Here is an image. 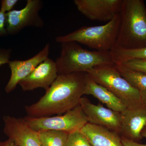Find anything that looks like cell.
I'll use <instances>...</instances> for the list:
<instances>
[{
	"instance_id": "obj_1",
	"label": "cell",
	"mask_w": 146,
	"mask_h": 146,
	"mask_svg": "<svg viewBox=\"0 0 146 146\" xmlns=\"http://www.w3.org/2000/svg\"><path fill=\"white\" fill-rule=\"evenodd\" d=\"M86 74L58 75L38 101L26 106L25 110L27 116L42 117L63 115L78 106L84 95Z\"/></svg>"
},
{
	"instance_id": "obj_2",
	"label": "cell",
	"mask_w": 146,
	"mask_h": 146,
	"mask_svg": "<svg viewBox=\"0 0 146 146\" xmlns=\"http://www.w3.org/2000/svg\"><path fill=\"white\" fill-rule=\"evenodd\" d=\"M121 21L115 48H146V7L143 0H123Z\"/></svg>"
},
{
	"instance_id": "obj_3",
	"label": "cell",
	"mask_w": 146,
	"mask_h": 146,
	"mask_svg": "<svg viewBox=\"0 0 146 146\" xmlns=\"http://www.w3.org/2000/svg\"><path fill=\"white\" fill-rule=\"evenodd\" d=\"M60 45V56L55 61L58 75L87 73L96 66L115 64L110 51L89 50L74 42Z\"/></svg>"
},
{
	"instance_id": "obj_4",
	"label": "cell",
	"mask_w": 146,
	"mask_h": 146,
	"mask_svg": "<svg viewBox=\"0 0 146 146\" xmlns=\"http://www.w3.org/2000/svg\"><path fill=\"white\" fill-rule=\"evenodd\" d=\"M120 13L103 25L83 27L63 36H57L58 43L74 42L98 51H110L115 48L119 29Z\"/></svg>"
},
{
	"instance_id": "obj_5",
	"label": "cell",
	"mask_w": 146,
	"mask_h": 146,
	"mask_svg": "<svg viewBox=\"0 0 146 146\" xmlns=\"http://www.w3.org/2000/svg\"><path fill=\"white\" fill-rule=\"evenodd\" d=\"M86 73L121 100L127 108L143 104L139 91L123 77L115 64L96 66Z\"/></svg>"
},
{
	"instance_id": "obj_6",
	"label": "cell",
	"mask_w": 146,
	"mask_h": 146,
	"mask_svg": "<svg viewBox=\"0 0 146 146\" xmlns=\"http://www.w3.org/2000/svg\"><path fill=\"white\" fill-rule=\"evenodd\" d=\"M23 119L36 131L54 130L68 133L80 131L88 123L80 104L63 115L42 117L27 116Z\"/></svg>"
},
{
	"instance_id": "obj_7",
	"label": "cell",
	"mask_w": 146,
	"mask_h": 146,
	"mask_svg": "<svg viewBox=\"0 0 146 146\" xmlns=\"http://www.w3.org/2000/svg\"><path fill=\"white\" fill-rule=\"evenodd\" d=\"M42 6L43 2L40 0H27L24 8L6 13V28L8 35H16L27 27H43L44 21L39 14Z\"/></svg>"
},
{
	"instance_id": "obj_8",
	"label": "cell",
	"mask_w": 146,
	"mask_h": 146,
	"mask_svg": "<svg viewBox=\"0 0 146 146\" xmlns=\"http://www.w3.org/2000/svg\"><path fill=\"white\" fill-rule=\"evenodd\" d=\"M79 104L88 123L107 128L119 134L121 112L105 107L101 104H94L86 97L81 98Z\"/></svg>"
},
{
	"instance_id": "obj_9",
	"label": "cell",
	"mask_w": 146,
	"mask_h": 146,
	"mask_svg": "<svg viewBox=\"0 0 146 146\" xmlns=\"http://www.w3.org/2000/svg\"><path fill=\"white\" fill-rule=\"evenodd\" d=\"M123 0H75L78 10L92 21L109 22L119 13Z\"/></svg>"
},
{
	"instance_id": "obj_10",
	"label": "cell",
	"mask_w": 146,
	"mask_h": 146,
	"mask_svg": "<svg viewBox=\"0 0 146 146\" xmlns=\"http://www.w3.org/2000/svg\"><path fill=\"white\" fill-rule=\"evenodd\" d=\"M3 131L17 146H41L38 132L28 125L23 118L5 115Z\"/></svg>"
},
{
	"instance_id": "obj_11",
	"label": "cell",
	"mask_w": 146,
	"mask_h": 146,
	"mask_svg": "<svg viewBox=\"0 0 146 146\" xmlns=\"http://www.w3.org/2000/svg\"><path fill=\"white\" fill-rule=\"evenodd\" d=\"M50 45L47 44L37 54L25 60H10L8 63L11 74L5 86L6 93L9 94L14 90L19 82L27 77L43 61L48 58Z\"/></svg>"
},
{
	"instance_id": "obj_12",
	"label": "cell",
	"mask_w": 146,
	"mask_h": 146,
	"mask_svg": "<svg viewBox=\"0 0 146 146\" xmlns=\"http://www.w3.org/2000/svg\"><path fill=\"white\" fill-rule=\"evenodd\" d=\"M121 137L139 143L141 132L146 125V106L144 105L127 108L121 112Z\"/></svg>"
},
{
	"instance_id": "obj_13",
	"label": "cell",
	"mask_w": 146,
	"mask_h": 146,
	"mask_svg": "<svg viewBox=\"0 0 146 146\" xmlns=\"http://www.w3.org/2000/svg\"><path fill=\"white\" fill-rule=\"evenodd\" d=\"M58 75L55 61L48 58L42 62L27 77L19 83L24 91L50 88Z\"/></svg>"
},
{
	"instance_id": "obj_14",
	"label": "cell",
	"mask_w": 146,
	"mask_h": 146,
	"mask_svg": "<svg viewBox=\"0 0 146 146\" xmlns=\"http://www.w3.org/2000/svg\"><path fill=\"white\" fill-rule=\"evenodd\" d=\"M80 131L92 146H123L119 134L101 126L87 123Z\"/></svg>"
},
{
	"instance_id": "obj_15",
	"label": "cell",
	"mask_w": 146,
	"mask_h": 146,
	"mask_svg": "<svg viewBox=\"0 0 146 146\" xmlns=\"http://www.w3.org/2000/svg\"><path fill=\"white\" fill-rule=\"evenodd\" d=\"M84 94L93 96L105 104L108 108L116 112H122L127 108L121 100L105 87L94 81L87 73Z\"/></svg>"
},
{
	"instance_id": "obj_16",
	"label": "cell",
	"mask_w": 146,
	"mask_h": 146,
	"mask_svg": "<svg viewBox=\"0 0 146 146\" xmlns=\"http://www.w3.org/2000/svg\"><path fill=\"white\" fill-rule=\"evenodd\" d=\"M115 65L123 77L138 90L142 103L146 106V74L129 70L120 64Z\"/></svg>"
},
{
	"instance_id": "obj_17",
	"label": "cell",
	"mask_w": 146,
	"mask_h": 146,
	"mask_svg": "<svg viewBox=\"0 0 146 146\" xmlns=\"http://www.w3.org/2000/svg\"><path fill=\"white\" fill-rule=\"evenodd\" d=\"M112 58L116 64L134 60H146V48L134 49H124L115 48L111 52Z\"/></svg>"
},
{
	"instance_id": "obj_18",
	"label": "cell",
	"mask_w": 146,
	"mask_h": 146,
	"mask_svg": "<svg viewBox=\"0 0 146 146\" xmlns=\"http://www.w3.org/2000/svg\"><path fill=\"white\" fill-rule=\"evenodd\" d=\"M41 146H65L69 133L64 131L45 130L37 131Z\"/></svg>"
},
{
	"instance_id": "obj_19",
	"label": "cell",
	"mask_w": 146,
	"mask_h": 146,
	"mask_svg": "<svg viewBox=\"0 0 146 146\" xmlns=\"http://www.w3.org/2000/svg\"><path fill=\"white\" fill-rule=\"evenodd\" d=\"M65 146H92L80 131L69 133Z\"/></svg>"
},
{
	"instance_id": "obj_20",
	"label": "cell",
	"mask_w": 146,
	"mask_h": 146,
	"mask_svg": "<svg viewBox=\"0 0 146 146\" xmlns=\"http://www.w3.org/2000/svg\"><path fill=\"white\" fill-rule=\"evenodd\" d=\"M120 65L129 70L146 74V60H130Z\"/></svg>"
},
{
	"instance_id": "obj_21",
	"label": "cell",
	"mask_w": 146,
	"mask_h": 146,
	"mask_svg": "<svg viewBox=\"0 0 146 146\" xmlns=\"http://www.w3.org/2000/svg\"><path fill=\"white\" fill-rule=\"evenodd\" d=\"M12 50L10 48H0V66L8 64L11 57Z\"/></svg>"
},
{
	"instance_id": "obj_22",
	"label": "cell",
	"mask_w": 146,
	"mask_h": 146,
	"mask_svg": "<svg viewBox=\"0 0 146 146\" xmlns=\"http://www.w3.org/2000/svg\"><path fill=\"white\" fill-rule=\"evenodd\" d=\"M18 2V0H2L1 1L0 10L5 13L13 10L14 7Z\"/></svg>"
},
{
	"instance_id": "obj_23",
	"label": "cell",
	"mask_w": 146,
	"mask_h": 146,
	"mask_svg": "<svg viewBox=\"0 0 146 146\" xmlns=\"http://www.w3.org/2000/svg\"><path fill=\"white\" fill-rule=\"evenodd\" d=\"M6 13L0 10V36L8 35L5 25Z\"/></svg>"
},
{
	"instance_id": "obj_24",
	"label": "cell",
	"mask_w": 146,
	"mask_h": 146,
	"mask_svg": "<svg viewBox=\"0 0 146 146\" xmlns=\"http://www.w3.org/2000/svg\"><path fill=\"white\" fill-rule=\"evenodd\" d=\"M121 141L123 146H146V144H141L122 137H121Z\"/></svg>"
},
{
	"instance_id": "obj_25",
	"label": "cell",
	"mask_w": 146,
	"mask_h": 146,
	"mask_svg": "<svg viewBox=\"0 0 146 146\" xmlns=\"http://www.w3.org/2000/svg\"><path fill=\"white\" fill-rule=\"evenodd\" d=\"M0 146H17L16 144L10 139L5 141H0Z\"/></svg>"
},
{
	"instance_id": "obj_26",
	"label": "cell",
	"mask_w": 146,
	"mask_h": 146,
	"mask_svg": "<svg viewBox=\"0 0 146 146\" xmlns=\"http://www.w3.org/2000/svg\"><path fill=\"white\" fill-rule=\"evenodd\" d=\"M141 135L143 138H146V125L141 132Z\"/></svg>"
}]
</instances>
